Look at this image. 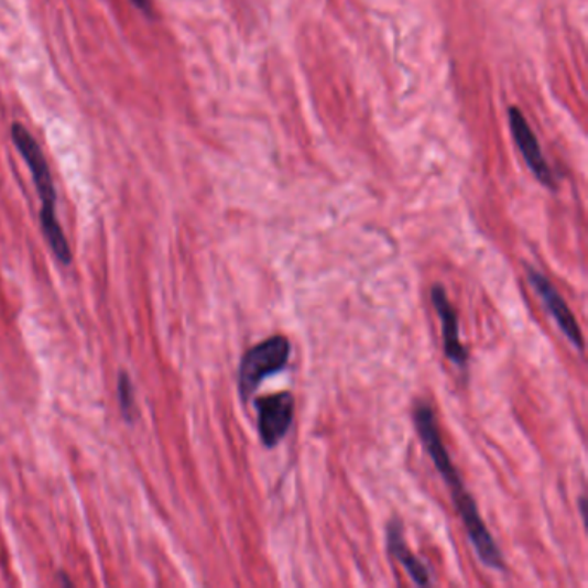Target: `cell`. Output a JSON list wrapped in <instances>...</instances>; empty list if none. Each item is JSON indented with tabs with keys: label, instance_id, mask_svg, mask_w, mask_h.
<instances>
[{
	"label": "cell",
	"instance_id": "9",
	"mask_svg": "<svg viewBox=\"0 0 588 588\" xmlns=\"http://www.w3.org/2000/svg\"><path fill=\"white\" fill-rule=\"evenodd\" d=\"M132 395V383L128 380L127 374L123 373L120 378V401L127 417H130V413L133 411Z\"/></svg>",
	"mask_w": 588,
	"mask_h": 588
},
{
	"label": "cell",
	"instance_id": "7",
	"mask_svg": "<svg viewBox=\"0 0 588 588\" xmlns=\"http://www.w3.org/2000/svg\"><path fill=\"white\" fill-rule=\"evenodd\" d=\"M432 303H434L435 311H437L438 318L442 323V337H444V350H446L447 359L457 368L465 370L468 366V352L459 338V322H457V313L450 304L449 295L446 288L442 285L432 286Z\"/></svg>",
	"mask_w": 588,
	"mask_h": 588
},
{
	"label": "cell",
	"instance_id": "2",
	"mask_svg": "<svg viewBox=\"0 0 588 588\" xmlns=\"http://www.w3.org/2000/svg\"><path fill=\"white\" fill-rule=\"evenodd\" d=\"M12 142L20 151L21 157L29 166L32 173L33 183H35L36 194L41 197V225L45 239L51 246L52 252L56 254L61 263H72V251H69L68 240L64 237L63 228L57 221L56 215V188L52 179L51 167H48L47 157L44 151L36 142L35 137L26 130L21 123H12L11 127Z\"/></svg>",
	"mask_w": 588,
	"mask_h": 588
},
{
	"label": "cell",
	"instance_id": "10",
	"mask_svg": "<svg viewBox=\"0 0 588 588\" xmlns=\"http://www.w3.org/2000/svg\"><path fill=\"white\" fill-rule=\"evenodd\" d=\"M132 4L135 6L139 11L145 12V14H151L152 12L151 0H132Z\"/></svg>",
	"mask_w": 588,
	"mask_h": 588
},
{
	"label": "cell",
	"instance_id": "6",
	"mask_svg": "<svg viewBox=\"0 0 588 588\" xmlns=\"http://www.w3.org/2000/svg\"><path fill=\"white\" fill-rule=\"evenodd\" d=\"M529 280L533 291L537 292L538 297L542 298L548 315L553 316L554 322L559 326V330L565 334L573 346L578 350H584V335H581L577 318L573 316L571 309L565 303V298L560 297L556 286L537 270H529Z\"/></svg>",
	"mask_w": 588,
	"mask_h": 588
},
{
	"label": "cell",
	"instance_id": "1",
	"mask_svg": "<svg viewBox=\"0 0 588 588\" xmlns=\"http://www.w3.org/2000/svg\"><path fill=\"white\" fill-rule=\"evenodd\" d=\"M414 425H416L417 435L422 438L423 447L428 453L429 459L434 461L435 469L449 486L454 508L461 518L469 541L473 544L475 553L480 557L481 563L489 568L504 569V556H502L501 548L490 535L489 529L481 520L477 502L469 496L461 477L457 473L456 466H454L453 459L444 446V440H442L440 432H438L434 411L425 402L417 404L416 410H414Z\"/></svg>",
	"mask_w": 588,
	"mask_h": 588
},
{
	"label": "cell",
	"instance_id": "4",
	"mask_svg": "<svg viewBox=\"0 0 588 588\" xmlns=\"http://www.w3.org/2000/svg\"><path fill=\"white\" fill-rule=\"evenodd\" d=\"M259 437L264 447L273 449L285 438L294 422L295 399L288 392L264 395L255 401Z\"/></svg>",
	"mask_w": 588,
	"mask_h": 588
},
{
	"label": "cell",
	"instance_id": "3",
	"mask_svg": "<svg viewBox=\"0 0 588 588\" xmlns=\"http://www.w3.org/2000/svg\"><path fill=\"white\" fill-rule=\"evenodd\" d=\"M288 359L291 342L288 338L280 335L247 350L239 368V392L242 401H249L268 377L282 371Z\"/></svg>",
	"mask_w": 588,
	"mask_h": 588
},
{
	"label": "cell",
	"instance_id": "8",
	"mask_svg": "<svg viewBox=\"0 0 588 588\" xmlns=\"http://www.w3.org/2000/svg\"><path fill=\"white\" fill-rule=\"evenodd\" d=\"M386 544H389L390 554L404 566V569H406L407 575H410L414 584L420 585V587L434 585V580H432V575H429L425 563L420 557L414 556L411 553V548L407 547L401 521H390L389 529H386Z\"/></svg>",
	"mask_w": 588,
	"mask_h": 588
},
{
	"label": "cell",
	"instance_id": "5",
	"mask_svg": "<svg viewBox=\"0 0 588 588\" xmlns=\"http://www.w3.org/2000/svg\"><path fill=\"white\" fill-rule=\"evenodd\" d=\"M509 127H511L514 142H516L526 166L530 167V172L544 187L556 190V178H554L553 172H551V167L542 154L541 143H538L537 137L533 133L532 127L520 109H509Z\"/></svg>",
	"mask_w": 588,
	"mask_h": 588
}]
</instances>
